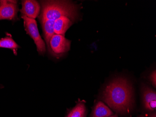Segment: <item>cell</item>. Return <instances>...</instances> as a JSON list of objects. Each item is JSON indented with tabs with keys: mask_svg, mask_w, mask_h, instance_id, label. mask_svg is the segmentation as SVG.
I'll use <instances>...</instances> for the list:
<instances>
[{
	"mask_svg": "<svg viewBox=\"0 0 156 117\" xmlns=\"http://www.w3.org/2000/svg\"><path fill=\"white\" fill-rule=\"evenodd\" d=\"M102 98L114 110L127 113L132 109L134 104L132 87L125 78H116L106 87Z\"/></svg>",
	"mask_w": 156,
	"mask_h": 117,
	"instance_id": "6da1fadb",
	"label": "cell"
},
{
	"mask_svg": "<svg viewBox=\"0 0 156 117\" xmlns=\"http://www.w3.org/2000/svg\"><path fill=\"white\" fill-rule=\"evenodd\" d=\"M39 21L47 20L54 23L62 16H66L74 22L80 17L79 5L69 1H42Z\"/></svg>",
	"mask_w": 156,
	"mask_h": 117,
	"instance_id": "7a4b0ae2",
	"label": "cell"
},
{
	"mask_svg": "<svg viewBox=\"0 0 156 117\" xmlns=\"http://www.w3.org/2000/svg\"><path fill=\"white\" fill-rule=\"evenodd\" d=\"M21 17L23 19L25 31L34 40L38 53L44 55L46 52V45L39 34L37 21L35 19L28 18L26 16Z\"/></svg>",
	"mask_w": 156,
	"mask_h": 117,
	"instance_id": "3957f363",
	"label": "cell"
},
{
	"mask_svg": "<svg viewBox=\"0 0 156 117\" xmlns=\"http://www.w3.org/2000/svg\"><path fill=\"white\" fill-rule=\"evenodd\" d=\"M71 44V41L65 36L54 34L49 42L50 50L48 53L53 57L59 58L70 50Z\"/></svg>",
	"mask_w": 156,
	"mask_h": 117,
	"instance_id": "277c9868",
	"label": "cell"
},
{
	"mask_svg": "<svg viewBox=\"0 0 156 117\" xmlns=\"http://www.w3.org/2000/svg\"><path fill=\"white\" fill-rule=\"evenodd\" d=\"M17 11L16 1H0V20L15 19Z\"/></svg>",
	"mask_w": 156,
	"mask_h": 117,
	"instance_id": "5b68a950",
	"label": "cell"
},
{
	"mask_svg": "<svg viewBox=\"0 0 156 117\" xmlns=\"http://www.w3.org/2000/svg\"><path fill=\"white\" fill-rule=\"evenodd\" d=\"M41 5L35 0H24L22 2V9L20 10L21 16L35 19L40 15Z\"/></svg>",
	"mask_w": 156,
	"mask_h": 117,
	"instance_id": "8992f818",
	"label": "cell"
},
{
	"mask_svg": "<svg viewBox=\"0 0 156 117\" xmlns=\"http://www.w3.org/2000/svg\"><path fill=\"white\" fill-rule=\"evenodd\" d=\"M144 106L147 110L153 111L156 108V93L152 89L147 86L143 87Z\"/></svg>",
	"mask_w": 156,
	"mask_h": 117,
	"instance_id": "52a82bcc",
	"label": "cell"
},
{
	"mask_svg": "<svg viewBox=\"0 0 156 117\" xmlns=\"http://www.w3.org/2000/svg\"><path fill=\"white\" fill-rule=\"evenodd\" d=\"M73 22L66 16H62L54 22L53 28L55 34L65 36L67 30L72 25Z\"/></svg>",
	"mask_w": 156,
	"mask_h": 117,
	"instance_id": "ba28073f",
	"label": "cell"
},
{
	"mask_svg": "<svg viewBox=\"0 0 156 117\" xmlns=\"http://www.w3.org/2000/svg\"><path fill=\"white\" fill-rule=\"evenodd\" d=\"M113 114V112L107 105L99 101L95 105L92 117H107Z\"/></svg>",
	"mask_w": 156,
	"mask_h": 117,
	"instance_id": "9c48e42d",
	"label": "cell"
},
{
	"mask_svg": "<svg viewBox=\"0 0 156 117\" xmlns=\"http://www.w3.org/2000/svg\"><path fill=\"white\" fill-rule=\"evenodd\" d=\"M86 109L82 102L78 103L76 106L72 109L66 117H85Z\"/></svg>",
	"mask_w": 156,
	"mask_h": 117,
	"instance_id": "30bf717a",
	"label": "cell"
},
{
	"mask_svg": "<svg viewBox=\"0 0 156 117\" xmlns=\"http://www.w3.org/2000/svg\"><path fill=\"white\" fill-rule=\"evenodd\" d=\"M19 47V46L11 38L7 37L0 39V48L15 50Z\"/></svg>",
	"mask_w": 156,
	"mask_h": 117,
	"instance_id": "8fae6325",
	"label": "cell"
},
{
	"mask_svg": "<svg viewBox=\"0 0 156 117\" xmlns=\"http://www.w3.org/2000/svg\"><path fill=\"white\" fill-rule=\"evenodd\" d=\"M151 81L152 82V85L154 86V87H156V70H154V71L152 72L151 75H150Z\"/></svg>",
	"mask_w": 156,
	"mask_h": 117,
	"instance_id": "7c38bea8",
	"label": "cell"
},
{
	"mask_svg": "<svg viewBox=\"0 0 156 117\" xmlns=\"http://www.w3.org/2000/svg\"><path fill=\"white\" fill-rule=\"evenodd\" d=\"M118 117V116H117V115H116V114H115V115H111V116H108V117Z\"/></svg>",
	"mask_w": 156,
	"mask_h": 117,
	"instance_id": "4fadbf2b",
	"label": "cell"
},
{
	"mask_svg": "<svg viewBox=\"0 0 156 117\" xmlns=\"http://www.w3.org/2000/svg\"><path fill=\"white\" fill-rule=\"evenodd\" d=\"M151 117H156V114L155 113V114H153L151 116Z\"/></svg>",
	"mask_w": 156,
	"mask_h": 117,
	"instance_id": "5bb4252c",
	"label": "cell"
}]
</instances>
